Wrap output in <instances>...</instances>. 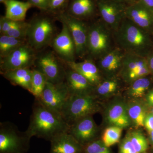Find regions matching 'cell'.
<instances>
[{
  "label": "cell",
  "mask_w": 153,
  "mask_h": 153,
  "mask_svg": "<svg viewBox=\"0 0 153 153\" xmlns=\"http://www.w3.org/2000/svg\"><path fill=\"white\" fill-rule=\"evenodd\" d=\"M69 128L61 113L49 109L36 99L26 130L31 136L50 141L57 135L68 132Z\"/></svg>",
  "instance_id": "1"
},
{
  "label": "cell",
  "mask_w": 153,
  "mask_h": 153,
  "mask_svg": "<svg viewBox=\"0 0 153 153\" xmlns=\"http://www.w3.org/2000/svg\"><path fill=\"white\" fill-rule=\"evenodd\" d=\"M116 47L125 53L146 57L153 49V36L124 18L113 32Z\"/></svg>",
  "instance_id": "2"
},
{
  "label": "cell",
  "mask_w": 153,
  "mask_h": 153,
  "mask_svg": "<svg viewBox=\"0 0 153 153\" xmlns=\"http://www.w3.org/2000/svg\"><path fill=\"white\" fill-rule=\"evenodd\" d=\"M116 47L113 31L101 19L88 24L86 57L96 61Z\"/></svg>",
  "instance_id": "3"
},
{
  "label": "cell",
  "mask_w": 153,
  "mask_h": 153,
  "mask_svg": "<svg viewBox=\"0 0 153 153\" xmlns=\"http://www.w3.org/2000/svg\"><path fill=\"white\" fill-rule=\"evenodd\" d=\"M54 21L46 16H38L29 23L26 41L36 52L51 44L56 33Z\"/></svg>",
  "instance_id": "4"
},
{
  "label": "cell",
  "mask_w": 153,
  "mask_h": 153,
  "mask_svg": "<svg viewBox=\"0 0 153 153\" xmlns=\"http://www.w3.org/2000/svg\"><path fill=\"white\" fill-rule=\"evenodd\" d=\"M32 137L10 122L0 123V153H27Z\"/></svg>",
  "instance_id": "5"
},
{
  "label": "cell",
  "mask_w": 153,
  "mask_h": 153,
  "mask_svg": "<svg viewBox=\"0 0 153 153\" xmlns=\"http://www.w3.org/2000/svg\"><path fill=\"white\" fill-rule=\"evenodd\" d=\"M99 109L98 99L93 94L70 95L60 113L70 126L79 119L92 115Z\"/></svg>",
  "instance_id": "6"
},
{
  "label": "cell",
  "mask_w": 153,
  "mask_h": 153,
  "mask_svg": "<svg viewBox=\"0 0 153 153\" xmlns=\"http://www.w3.org/2000/svg\"><path fill=\"white\" fill-rule=\"evenodd\" d=\"M56 18L69 30L75 44L76 57L85 59L87 56L88 24L72 16L67 12L58 14Z\"/></svg>",
  "instance_id": "7"
},
{
  "label": "cell",
  "mask_w": 153,
  "mask_h": 153,
  "mask_svg": "<svg viewBox=\"0 0 153 153\" xmlns=\"http://www.w3.org/2000/svg\"><path fill=\"white\" fill-rule=\"evenodd\" d=\"M62 62L54 51H48L37 55L34 66L45 75L48 82L58 84L64 82L66 77V68Z\"/></svg>",
  "instance_id": "8"
},
{
  "label": "cell",
  "mask_w": 153,
  "mask_h": 153,
  "mask_svg": "<svg viewBox=\"0 0 153 153\" xmlns=\"http://www.w3.org/2000/svg\"><path fill=\"white\" fill-rule=\"evenodd\" d=\"M150 75L146 57L126 53L118 75L124 83L129 85L139 78Z\"/></svg>",
  "instance_id": "9"
},
{
  "label": "cell",
  "mask_w": 153,
  "mask_h": 153,
  "mask_svg": "<svg viewBox=\"0 0 153 153\" xmlns=\"http://www.w3.org/2000/svg\"><path fill=\"white\" fill-rule=\"evenodd\" d=\"M36 52L26 42L10 55L0 59L1 73L19 68H31L35 65Z\"/></svg>",
  "instance_id": "10"
},
{
  "label": "cell",
  "mask_w": 153,
  "mask_h": 153,
  "mask_svg": "<svg viewBox=\"0 0 153 153\" xmlns=\"http://www.w3.org/2000/svg\"><path fill=\"white\" fill-rule=\"evenodd\" d=\"M100 19L113 32L126 17L127 4L114 0H96Z\"/></svg>",
  "instance_id": "11"
},
{
  "label": "cell",
  "mask_w": 153,
  "mask_h": 153,
  "mask_svg": "<svg viewBox=\"0 0 153 153\" xmlns=\"http://www.w3.org/2000/svg\"><path fill=\"white\" fill-rule=\"evenodd\" d=\"M70 96L65 81L58 84L47 82L41 97L36 100L49 109L60 113Z\"/></svg>",
  "instance_id": "12"
},
{
  "label": "cell",
  "mask_w": 153,
  "mask_h": 153,
  "mask_svg": "<svg viewBox=\"0 0 153 153\" xmlns=\"http://www.w3.org/2000/svg\"><path fill=\"white\" fill-rule=\"evenodd\" d=\"M59 34L53 38L51 45L54 52L64 64L76 61V48L73 38L66 25L63 23Z\"/></svg>",
  "instance_id": "13"
},
{
  "label": "cell",
  "mask_w": 153,
  "mask_h": 153,
  "mask_svg": "<svg viewBox=\"0 0 153 153\" xmlns=\"http://www.w3.org/2000/svg\"><path fill=\"white\" fill-rule=\"evenodd\" d=\"M68 132L84 146L97 139L99 129L92 115H89L74 122Z\"/></svg>",
  "instance_id": "14"
},
{
  "label": "cell",
  "mask_w": 153,
  "mask_h": 153,
  "mask_svg": "<svg viewBox=\"0 0 153 153\" xmlns=\"http://www.w3.org/2000/svg\"><path fill=\"white\" fill-rule=\"evenodd\" d=\"M126 17L153 36V12L140 1L128 4Z\"/></svg>",
  "instance_id": "15"
},
{
  "label": "cell",
  "mask_w": 153,
  "mask_h": 153,
  "mask_svg": "<svg viewBox=\"0 0 153 153\" xmlns=\"http://www.w3.org/2000/svg\"><path fill=\"white\" fill-rule=\"evenodd\" d=\"M104 119L110 126L122 128L128 127L131 123L127 109V103L123 100L116 98L108 105L104 111Z\"/></svg>",
  "instance_id": "16"
},
{
  "label": "cell",
  "mask_w": 153,
  "mask_h": 153,
  "mask_svg": "<svg viewBox=\"0 0 153 153\" xmlns=\"http://www.w3.org/2000/svg\"><path fill=\"white\" fill-rule=\"evenodd\" d=\"M126 53L117 47L96 61L104 78L118 76Z\"/></svg>",
  "instance_id": "17"
},
{
  "label": "cell",
  "mask_w": 153,
  "mask_h": 153,
  "mask_svg": "<svg viewBox=\"0 0 153 153\" xmlns=\"http://www.w3.org/2000/svg\"><path fill=\"white\" fill-rule=\"evenodd\" d=\"M65 82L70 95H93L95 86L82 74L67 66Z\"/></svg>",
  "instance_id": "18"
},
{
  "label": "cell",
  "mask_w": 153,
  "mask_h": 153,
  "mask_svg": "<svg viewBox=\"0 0 153 153\" xmlns=\"http://www.w3.org/2000/svg\"><path fill=\"white\" fill-rule=\"evenodd\" d=\"M68 68L75 70L88 79L94 86H96L104 79L95 60L86 57L81 62L65 63Z\"/></svg>",
  "instance_id": "19"
},
{
  "label": "cell",
  "mask_w": 153,
  "mask_h": 153,
  "mask_svg": "<svg viewBox=\"0 0 153 153\" xmlns=\"http://www.w3.org/2000/svg\"><path fill=\"white\" fill-rule=\"evenodd\" d=\"M49 153H82L83 146L68 132H63L50 141Z\"/></svg>",
  "instance_id": "20"
},
{
  "label": "cell",
  "mask_w": 153,
  "mask_h": 153,
  "mask_svg": "<svg viewBox=\"0 0 153 153\" xmlns=\"http://www.w3.org/2000/svg\"><path fill=\"white\" fill-rule=\"evenodd\" d=\"M97 10L96 0H71L67 13L76 19L85 21L93 18Z\"/></svg>",
  "instance_id": "21"
},
{
  "label": "cell",
  "mask_w": 153,
  "mask_h": 153,
  "mask_svg": "<svg viewBox=\"0 0 153 153\" xmlns=\"http://www.w3.org/2000/svg\"><path fill=\"white\" fill-rule=\"evenodd\" d=\"M1 73L13 85L23 88L30 93L33 69L30 68H19Z\"/></svg>",
  "instance_id": "22"
},
{
  "label": "cell",
  "mask_w": 153,
  "mask_h": 153,
  "mask_svg": "<svg viewBox=\"0 0 153 153\" xmlns=\"http://www.w3.org/2000/svg\"><path fill=\"white\" fill-rule=\"evenodd\" d=\"M5 7V16L15 22H24L27 12L33 6L27 1L9 0L3 3Z\"/></svg>",
  "instance_id": "23"
},
{
  "label": "cell",
  "mask_w": 153,
  "mask_h": 153,
  "mask_svg": "<svg viewBox=\"0 0 153 153\" xmlns=\"http://www.w3.org/2000/svg\"><path fill=\"white\" fill-rule=\"evenodd\" d=\"M123 82L119 76L104 78L95 86L93 95L97 99L108 97L117 93Z\"/></svg>",
  "instance_id": "24"
},
{
  "label": "cell",
  "mask_w": 153,
  "mask_h": 153,
  "mask_svg": "<svg viewBox=\"0 0 153 153\" xmlns=\"http://www.w3.org/2000/svg\"><path fill=\"white\" fill-rule=\"evenodd\" d=\"M153 82V79L151 75L139 78L128 85L127 94L134 99L142 97L150 90Z\"/></svg>",
  "instance_id": "25"
},
{
  "label": "cell",
  "mask_w": 153,
  "mask_h": 153,
  "mask_svg": "<svg viewBox=\"0 0 153 153\" xmlns=\"http://www.w3.org/2000/svg\"><path fill=\"white\" fill-rule=\"evenodd\" d=\"M127 109L131 123L137 127L144 126L146 115L143 105L135 100L127 103Z\"/></svg>",
  "instance_id": "26"
},
{
  "label": "cell",
  "mask_w": 153,
  "mask_h": 153,
  "mask_svg": "<svg viewBox=\"0 0 153 153\" xmlns=\"http://www.w3.org/2000/svg\"><path fill=\"white\" fill-rule=\"evenodd\" d=\"M26 40L18 39L7 35L0 36V59L10 55L18 47L26 43Z\"/></svg>",
  "instance_id": "27"
},
{
  "label": "cell",
  "mask_w": 153,
  "mask_h": 153,
  "mask_svg": "<svg viewBox=\"0 0 153 153\" xmlns=\"http://www.w3.org/2000/svg\"><path fill=\"white\" fill-rule=\"evenodd\" d=\"M47 82V78L44 74L36 68L33 69L30 93L35 97L36 99L40 98Z\"/></svg>",
  "instance_id": "28"
},
{
  "label": "cell",
  "mask_w": 153,
  "mask_h": 153,
  "mask_svg": "<svg viewBox=\"0 0 153 153\" xmlns=\"http://www.w3.org/2000/svg\"><path fill=\"white\" fill-rule=\"evenodd\" d=\"M122 131L123 128L120 127H108L103 132L101 140L106 146L109 148L120 141Z\"/></svg>",
  "instance_id": "29"
},
{
  "label": "cell",
  "mask_w": 153,
  "mask_h": 153,
  "mask_svg": "<svg viewBox=\"0 0 153 153\" xmlns=\"http://www.w3.org/2000/svg\"><path fill=\"white\" fill-rule=\"evenodd\" d=\"M128 135L137 152L144 153L146 151L148 148V141L142 133L134 131L128 134Z\"/></svg>",
  "instance_id": "30"
},
{
  "label": "cell",
  "mask_w": 153,
  "mask_h": 153,
  "mask_svg": "<svg viewBox=\"0 0 153 153\" xmlns=\"http://www.w3.org/2000/svg\"><path fill=\"white\" fill-rule=\"evenodd\" d=\"M82 153H111L101 140H95L83 146Z\"/></svg>",
  "instance_id": "31"
},
{
  "label": "cell",
  "mask_w": 153,
  "mask_h": 153,
  "mask_svg": "<svg viewBox=\"0 0 153 153\" xmlns=\"http://www.w3.org/2000/svg\"><path fill=\"white\" fill-rule=\"evenodd\" d=\"M29 26V23L19 22L16 25L9 30L5 35L18 39L26 40Z\"/></svg>",
  "instance_id": "32"
},
{
  "label": "cell",
  "mask_w": 153,
  "mask_h": 153,
  "mask_svg": "<svg viewBox=\"0 0 153 153\" xmlns=\"http://www.w3.org/2000/svg\"><path fill=\"white\" fill-rule=\"evenodd\" d=\"M19 22L11 20L5 16H1L0 18V33L1 35H5L6 33L14 27Z\"/></svg>",
  "instance_id": "33"
},
{
  "label": "cell",
  "mask_w": 153,
  "mask_h": 153,
  "mask_svg": "<svg viewBox=\"0 0 153 153\" xmlns=\"http://www.w3.org/2000/svg\"><path fill=\"white\" fill-rule=\"evenodd\" d=\"M119 153H138L135 150L128 134L120 143L119 147Z\"/></svg>",
  "instance_id": "34"
},
{
  "label": "cell",
  "mask_w": 153,
  "mask_h": 153,
  "mask_svg": "<svg viewBox=\"0 0 153 153\" xmlns=\"http://www.w3.org/2000/svg\"><path fill=\"white\" fill-rule=\"evenodd\" d=\"M50 0H27V1L38 8L47 10H49Z\"/></svg>",
  "instance_id": "35"
},
{
  "label": "cell",
  "mask_w": 153,
  "mask_h": 153,
  "mask_svg": "<svg viewBox=\"0 0 153 153\" xmlns=\"http://www.w3.org/2000/svg\"><path fill=\"white\" fill-rule=\"evenodd\" d=\"M69 0H50L49 10L56 11L63 7Z\"/></svg>",
  "instance_id": "36"
},
{
  "label": "cell",
  "mask_w": 153,
  "mask_h": 153,
  "mask_svg": "<svg viewBox=\"0 0 153 153\" xmlns=\"http://www.w3.org/2000/svg\"><path fill=\"white\" fill-rule=\"evenodd\" d=\"M144 126L149 132L153 131V114L152 113L147 115L145 118Z\"/></svg>",
  "instance_id": "37"
},
{
  "label": "cell",
  "mask_w": 153,
  "mask_h": 153,
  "mask_svg": "<svg viewBox=\"0 0 153 153\" xmlns=\"http://www.w3.org/2000/svg\"><path fill=\"white\" fill-rule=\"evenodd\" d=\"M151 71V75L153 79V49L149 52L146 57Z\"/></svg>",
  "instance_id": "38"
},
{
  "label": "cell",
  "mask_w": 153,
  "mask_h": 153,
  "mask_svg": "<svg viewBox=\"0 0 153 153\" xmlns=\"http://www.w3.org/2000/svg\"><path fill=\"white\" fill-rule=\"evenodd\" d=\"M146 95V100L148 105L153 106V88L149 91Z\"/></svg>",
  "instance_id": "39"
},
{
  "label": "cell",
  "mask_w": 153,
  "mask_h": 153,
  "mask_svg": "<svg viewBox=\"0 0 153 153\" xmlns=\"http://www.w3.org/2000/svg\"><path fill=\"white\" fill-rule=\"evenodd\" d=\"M139 1L153 12V0H139Z\"/></svg>",
  "instance_id": "40"
},
{
  "label": "cell",
  "mask_w": 153,
  "mask_h": 153,
  "mask_svg": "<svg viewBox=\"0 0 153 153\" xmlns=\"http://www.w3.org/2000/svg\"><path fill=\"white\" fill-rule=\"evenodd\" d=\"M114 1H117L120 2L125 3V4H128L131 3L130 0H114Z\"/></svg>",
  "instance_id": "41"
},
{
  "label": "cell",
  "mask_w": 153,
  "mask_h": 153,
  "mask_svg": "<svg viewBox=\"0 0 153 153\" xmlns=\"http://www.w3.org/2000/svg\"><path fill=\"white\" fill-rule=\"evenodd\" d=\"M150 140L152 143L153 144V131L150 132Z\"/></svg>",
  "instance_id": "42"
},
{
  "label": "cell",
  "mask_w": 153,
  "mask_h": 153,
  "mask_svg": "<svg viewBox=\"0 0 153 153\" xmlns=\"http://www.w3.org/2000/svg\"><path fill=\"white\" fill-rule=\"evenodd\" d=\"M9 1V0H0V2L1 3H4L6 1Z\"/></svg>",
  "instance_id": "43"
},
{
  "label": "cell",
  "mask_w": 153,
  "mask_h": 153,
  "mask_svg": "<svg viewBox=\"0 0 153 153\" xmlns=\"http://www.w3.org/2000/svg\"><path fill=\"white\" fill-rule=\"evenodd\" d=\"M131 1V2H133L137 1H139V0H130Z\"/></svg>",
  "instance_id": "44"
},
{
  "label": "cell",
  "mask_w": 153,
  "mask_h": 153,
  "mask_svg": "<svg viewBox=\"0 0 153 153\" xmlns=\"http://www.w3.org/2000/svg\"><path fill=\"white\" fill-rule=\"evenodd\" d=\"M152 114H153V110H152Z\"/></svg>",
  "instance_id": "45"
}]
</instances>
